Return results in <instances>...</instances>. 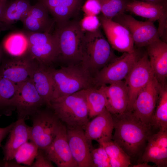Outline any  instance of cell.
<instances>
[{"instance_id":"obj_29","label":"cell","mask_w":167,"mask_h":167,"mask_svg":"<svg viewBox=\"0 0 167 167\" xmlns=\"http://www.w3.org/2000/svg\"><path fill=\"white\" fill-rule=\"evenodd\" d=\"M100 145L105 148L111 167H128L131 165V157L112 140Z\"/></svg>"},{"instance_id":"obj_3","label":"cell","mask_w":167,"mask_h":167,"mask_svg":"<svg viewBox=\"0 0 167 167\" xmlns=\"http://www.w3.org/2000/svg\"><path fill=\"white\" fill-rule=\"evenodd\" d=\"M50 71L54 86L51 102L82 90L95 87L93 77L80 63L58 69L50 67Z\"/></svg>"},{"instance_id":"obj_45","label":"cell","mask_w":167,"mask_h":167,"mask_svg":"<svg viewBox=\"0 0 167 167\" xmlns=\"http://www.w3.org/2000/svg\"><path fill=\"white\" fill-rule=\"evenodd\" d=\"M0 166H1V165H0Z\"/></svg>"},{"instance_id":"obj_44","label":"cell","mask_w":167,"mask_h":167,"mask_svg":"<svg viewBox=\"0 0 167 167\" xmlns=\"http://www.w3.org/2000/svg\"></svg>"},{"instance_id":"obj_9","label":"cell","mask_w":167,"mask_h":167,"mask_svg":"<svg viewBox=\"0 0 167 167\" xmlns=\"http://www.w3.org/2000/svg\"><path fill=\"white\" fill-rule=\"evenodd\" d=\"M112 20L121 24L129 32L134 45L139 48L145 47L160 39L157 29L154 22L149 20L145 22L135 19L131 15L120 14Z\"/></svg>"},{"instance_id":"obj_22","label":"cell","mask_w":167,"mask_h":167,"mask_svg":"<svg viewBox=\"0 0 167 167\" xmlns=\"http://www.w3.org/2000/svg\"><path fill=\"white\" fill-rule=\"evenodd\" d=\"M105 94L106 108L112 115H118L127 111L128 97L124 81H121L101 86Z\"/></svg>"},{"instance_id":"obj_18","label":"cell","mask_w":167,"mask_h":167,"mask_svg":"<svg viewBox=\"0 0 167 167\" xmlns=\"http://www.w3.org/2000/svg\"><path fill=\"white\" fill-rule=\"evenodd\" d=\"M141 158V162H152L158 167L167 166V130L151 134Z\"/></svg>"},{"instance_id":"obj_36","label":"cell","mask_w":167,"mask_h":167,"mask_svg":"<svg viewBox=\"0 0 167 167\" xmlns=\"http://www.w3.org/2000/svg\"><path fill=\"white\" fill-rule=\"evenodd\" d=\"M52 163L46 157L43 151L39 149L37 155L31 167H53L54 166Z\"/></svg>"},{"instance_id":"obj_40","label":"cell","mask_w":167,"mask_h":167,"mask_svg":"<svg viewBox=\"0 0 167 167\" xmlns=\"http://www.w3.org/2000/svg\"><path fill=\"white\" fill-rule=\"evenodd\" d=\"M8 0L0 4V20L3 15L5 9L7 4Z\"/></svg>"},{"instance_id":"obj_38","label":"cell","mask_w":167,"mask_h":167,"mask_svg":"<svg viewBox=\"0 0 167 167\" xmlns=\"http://www.w3.org/2000/svg\"><path fill=\"white\" fill-rule=\"evenodd\" d=\"M15 122H13L8 126L3 128L0 127V147L1 145V143L7 135L9 133L11 130L15 125Z\"/></svg>"},{"instance_id":"obj_34","label":"cell","mask_w":167,"mask_h":167,"mask_svg":"<svg viewBox=\"0 0 167 167\" xmlns=\"http://www.w3.org/2000/svg\"><path fill=\"white\" fill-rule=\"evenodd\" d=\"M79 23L80 28L84 32H94L99 29L101 25L97 15H85Z\"/></svg>"},{"instance_id":"obj_4","label":"cell","mask_w":167,"mask_h":167,"mask_svg":"<svg viewBox=\"0 0 167 167\" xmlns=\"http://www.w3.org/2000/svg\"><path fill=\"white\" fill-rule=\"evenodd\" d=\"M85 89L60 97L51 103L52 109L66 127L84 130L89 121Z\"/></svg>"},{"instance_id":"obj_5","label":"cell","mask_w":167,"mask_h":167,"mask_svg":"<svg viewBox=\"0 0 167 167\" xmlns=\"http://www.w3.org/2000/svg\"><path fill=\"white\" fill-rule=\"evenodd\" d=\"M84 32L79 22L69 21L56 25L54 32L58 43V59L68 63V66L80 64L81 61V43Z\"/></svg>"},{"instance_id":"obj_14","label":"cell","mask_w":167,"mask_h":167,"mask_svg":"<svg viewBox=\"0 0 167 167\" xmlns=\"http://www.w3.org/2000/svg\"><path fill=\"white\" fill-rule=\"evenodd\" d=\"M66 127L67 138L72 156L78 167H93L92 141L86 137L83 129Z\"/></svg>"},{"instance_id":"obj_6","label":"cell","mask_w":167,"mask_h":167,"mask_svg":"<svg viewBox=\"0 0 167 167\" xmlns=\"http://www.w3.org/2000/svg\"><path fill=\"white\" fill-rule=\"evenodd\" d=\"M31 118L30 140L44 150L54 140L62 122L53 111L40 109Z\"/></svg>"},{"instance_id":"obj_42","label":"cell","mask_w":167,"mask_h":167,"mask_svg":"<svg viewBox=\"0 0 167 167\" xmlns=\"http://www.w3.org/2000/svg\"><path fill=\"white\" fill-rule=\"evenodd\" d=\"M4 52L2 43H0V65L4 58Z\"/></svg>"},{"instance_id":"obj_13","label":"cell","mask_w":167,"mask_h":167,"mask_svg":"<svg viewBox=\"0 0 167 167\" xmlns=\"http://www.w3.org/2000/svg\"><path fill=\"white\" fill-rule=\"evenodd\" d=\"M39 63L28 54L19 57L4 58L0 65V76L17 84L31 78Z\"/></svg>"},{"instance_id":"obj_1","label":"cell","mask_w":167,"mask_h":167,"mask_svg":"<svg viewBox=\"0 0 167 167\" xmlns=\"http://www.w3.org/2000/svg\"><path fill=\"white\" fill-rule=\"evenodd\" d=\"M112 115L115 130L112 140L131 157L136 156L152 134V128L138 119L131 111Z\"/></svg>"},{"instance_id":"obj_43","label":"cell","mask_w":167,"mask_h":167,"mask_svg":"<svg viewBox=\"0 0 167 167\" xmlns=\"http://www.w3.org/2000/svg\"><path fill=\"white\" fill-rule=\"evenodd\" d=\"M7 0H0V4H1Z\"/></svg>"},{"instance_id":"obj_15","label":"cell","mask_w":167,"mask_h":167,"mask_svg":"<svg viewBox=\"0 0 167 167\" xmlns=\"http://www.w3.org/2000/svg\"><path fill=\"white\" fill-rule=\"evenodd\" d=\"M101 25L112 48L119 52L130 53L135 50L134 42L128 30L125 27L102 15L99 17Z\"/></svg>"},{"instance_id":"obj_39","label":"cell","mask_w":167,"mask_h":167,"mask_svg":"<svg viewBox=\"0 0 167 167\" xmlns=\"http://www.w3.org/2000/svg\"><path fill=\"white\" fill-rule=\"evenodd\" d=\"M167 6V0H138Z\"/></svg>"},{"instance_id":"obj_32","label":"cell","mask_w":167,"mask_h":167,"mask_svg":"<svg viewBox=\"0 0 167 167\" xmlns=\"http://www.w3.org/2000/svg\"><path fill=\"white\" fill-rule=\"evenodd\" d=\"M102 15L112 20L114 17L126 11L128 0H99Z\"/></svg>"},{"instance_id":"obj_27","label":"cell","mask_w":167,"mask_h":167,"mask_svg":"<svg viewBox=\"0 0 167 167\" xmlns=\"http://www.w3.org/2000/svg\"><path fill=\"white\" fill-rule=\"evenodd\" d=\"M31 6L29 0H13L8 2L0 22L9 24L19 20L21 21Z\"/></svg>"},{"instance_id":"obj_35","label":"cell","mask_w":167,"mask_h":167,"mask_svg":"<svg viewBox=\"0 0 167 167\" xmlns=\"http://www.w3.org/2000/svg\"><path fill=\"white\" fill-rule=\"evenodd\" d=\"M85 15H97L101 12L99 0H87L82 7Z\"/></svg>"},{"instance_id":"obj_31","label":"cell","mask_w":167,"mask_h":167,"mask_svg":"<svg viewBox=\"0 0 167 167\" xmlns=\"http://www.w3.org/2000/svg\"><path fill=\"white\" fill-rule=\"evenodd\" d=\"M39 148L33 142H26L17 149L15 159L17 163L31 167L37 155Z\"/></svg>"},{"instance_id":"obj_33","label":"cell","mask_w":167,"mask_h":167,"mask_svg":"<svg viewBox=\"0 0 167 167\" xmlns=\"http://www.w3.org/2000/svg\"><path fill=\"white\" fill-rule=\"evenodd\" d=\"M93 167H111L108 155L101 145L91 152Z\"/></svg>"},{"instance_id":"obj_21","label":"cell","mask_w":167,"mask_h":167,"mask_svg":"<svg viewBox=\"0 0 167 167\" xmlns=\"http://www.w3.org/2000/svg\"><path fill=\"white\" fill-rule=\"evenodd\" d=\"M49 11L39 1L31 6L28 11L21 20L27 31L33 32H50L55 21L49 15Z\"/></svg>"},{"instance_id":"obj_19","label":"cell","mask_w":167,"mask_h":167,"mask_svg":"<svg viewBox=\"0 0 167 167\" xmlns=\"http://www.w3.org/2000/svg\"><path fill=\"white\" fill-rule=\"evenodd\" d=\"M126 11L153 22L158 21L159 31L167 28V6L138 0H128Z\"/></svg>"},{"instance_id":"obj_24","label":"cell","mask_w":167,"mask_h":167,"mask_svg":"<svg viewBox=\"0 0 167 167\" xmlns=\"http://www.w3.org/2000/svg\"><path fill=\"white\" fill-rule=\"evenodd\" d=\"M50 67L39 64L33 72L31 78L45 104L50 109L54 86Z\"/></svg>"},{"instance_id":"obj_11","label":"cell","mask_w":167,"mask_h":167,"mask_svg":"<svg viewBox=\"0 0 167 167\" xmlns=\"http://www.w3.org/2000/svg\"><path fill=\"white\" fill-rule=\"evenodd\" d=\"M162 87L153 77L139 92L132 106L131 112L133 115L150 127L151 118Z\"/></svg>"},{"instance_id":"obj_10","label":"cell","mask_w":167,"mask_h":167,"mask_svg":"<svg viewBox=\"0 0 167 167\" xmlns=\"http://www.w3.org/2000/svg\"><path fill=\"white\" fill-rule=\"evenodd\" d=\"M154 77L146 52L137 61L124 79L128 97L127 111H131L138 93Z\"/></svg>"},{"instance_id":"obj_8","label":"cell","mask_w":167,"mask_h":167,"mask_svg":"<svg viewBox=\"0 0 167 167\" xmlns=\"http://www.w3.org/2000/svg\"><path fill=\"white\" fill-rule=\"evenodd\" d=\"M25 34L29 43V53L39 64L48 66L58 59L59 47L54 33L27 31Z\"/></svg>"},{"instance_id":"obj_30","label":"cell","mask_w":167,"mask_h":167,"mask_svg":"<svg viewBox=\"0 0 167 167\" xmlns=\"http://www.w3.org/2000/svg\"><path fill=\"white\" fill-rule=\"evenodd\" d=\"M17 90V84L0 76V109L6 110L13 107Z\"/></svg>"},{"instance_id":"obj_37","label":"cell","mask_w":167,"mask_h":167,"mask_svg":"<svg viewBox=\"0 0 167 167\" xmlns=\"http://www.w3.org/2000/svg\"><path fill=\"white\" fill-rule=\"evenodd\" d=\"M47 8L48 10L60 5L62 0H39Z\"/></svg>"},{"instance_id":"obj_25","label":"cell","mask_w":167,"mask_h":167,"mask_svg":"<svg viewBox=\"0 0 167 167\" xmlns=\"http://www.w3.org/2000/svg\"><path fill=\"white\" fill-rule=\"evenodd\" d=\"M2 44L4 51L12 57L23 56L29 52V43L25 33H12L4 40Z\"/></svg>"},{"instance_id":"obj_17","label":"cell","mask_w":167,"mask_h":167,"mask_svg":"<svg viewBox=\"0 0 167 167\" xmlns=\"http://www.w3.org/2000/svg\"><path fill=\"white\" fill-rule=\"evenodd\" d=\"M113 129L112 114L105 108L88 122L84 131L88 139L101 144L112 140Z\"/></svg>"},{"instance_id":"obj_16","label":"cell","mask_w":167,"mask_h":167,"mask_svg":"<svg viewBox=\"0 0 167 167\" xmlns=\"http://www.w3.org/2000/svg\"><path fill=\"white\" fill-rule=\"evenodd\" d=\"M43 151L46 157L58 167H78L70 150L66 126L62 122L51 143Z\"/></svg>"},{"instance_id":"obj_23","label":"cell","mask_w":167,"mask_h":167,"mask_svg":"<svg viewBox=\"0 0 167 167\" xmlns=\"http://www.w3.org/2000/svg\"><path fill=\"white\" fill-rule=\"evenodd\" d=\"M23 119H18L11 130L9 139L3 148L4 161H11L18 148L30 139L31 127Z\"/></svg>"},{"instance_id":"obj_28","label":"cell","mask_w":167,"mask_h":167,"mask_svg":"<svg viewBox=\"0 0 167 167\" xmlns=\"http://www.w3.org/2000/svg\"><path fill=\"white\" fill-rule=\"evenodd\" d=\"M158 104L152 118L151 127L159 130H167V89L162 87L160 91Z\"/></svg>"},{"instance_id":"obj_20","label":"cell","mask_w":167,"mask_h":167,"mask_svg":"<svg viewBox=\"0 0 167 167\" xmlns=\"http://www.w3.org/2000/svg\"><path fill=\"white\" fill-rule=\"evenodd\" d=\"M145 47L154 77L162 86L166 85L167 43L159 39Z\"/></svg>"},{"instance_id":"obj_26","label":"cell","mask_w":167,"mask_h":167,"mask_svg":"<svg viewBox=\"0 0 167 167\" xmlns=\"http://www.w3.org/2000/svg\"><path fill=\"white\" fill-rule=\"evenodd\" d=\"M85 92L89 118L92 119L106 108V97L102 86L88 88Z\"/></svg>"},{"instance_id":"obj_7","label":"cell","mask_w":167,"mask_h":167,"mask_svg":"<svg viewBox=\"0 0 167 167\" xmlns=\"http://www.w3.org/2000/svg\"><path fill=\"white\" fill-rule=\"evenodd\" d=\"M140 51L135 49L130 53H124L101 70L93 77L95 87L123 80L135 63L141 56Z\"/></svg>"},{"instance_id":"obj_41","label":"cell","mask_w":167,"mask_h":167,"mask_svg":"<svg viewBox=\"0 0 167 167\" xmlns=\"http://www.w3.org/2000/svg\"><path fill=\"white\" fill-rule=\"evenodd\" d=\"M147 162H141L138 163L137 165H133V167H151L152 166L148 164Z\"/></svg>"},{"instance_id":"obj_12","label":"cell","mask_w":167,"mask_h":167,"mask_svg":"<svg viewBox=\"0 0 167 167\" xmlns=\"http://www.w3.org/2000/svg\"><path fill=\"white\" fill-rule=\"evenodd\" d=\"M17 84V92L12 106L17 109L18 119L25 120L40 110L45 103L31 78Z\"/></svg>"},{"instance_id":"obj_2","label":"cell","mask_w":167,"mask_h":167,"mask_svg":"<svg viewBox=\"0 0 167 167\" xmlns=\"http://www.w3.org/2000/svg\"><path fill=\"white\" fill-rule=\"evenodd\" d=\"M80 64L92 76L118 57L100 28L93 32H84L81 43Z\"/></svg>"}]
</instances>
